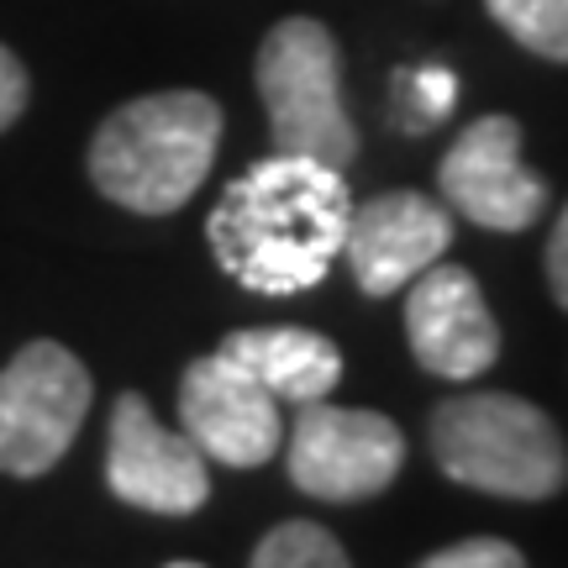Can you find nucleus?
<instances>
[{
	"label": "nucleus",
	"instance_id": "nucleus-1",
	"mask_svg": "<svg viewBox=\"0 0 568 568\" xmlns=\"http://www.w3.org/2000/svg\"><path fill=\"white\" fill-rule=\"evenodd\" d=\"M347 211L353 195L343 184V169L274 153L226 184L222 205L205 222V237L216 264L243 290L301 295L316 290L326 268L343 258Z\"/></svg>",
	"mask_w": 568,
	"mask_h": 568
},
{
	"label": "nucleus",
	"instance_id": "nucleus-2",
	"mask_svg": "<svg viewBox=\"0 0 568 568\" xmlns=\"http://www.w3.org/2000/svg\"><path fill=\"white\" fill-rule=\"evenodd\" d=\"M222 148V105L201 90H159L116 105L90 142V180L138 216H169L205 184Z\"/></svg>",
	"mask_w": 568,
	"mask_h": 568
},
{
	"label": "nucleus",
	"instance_id": "nucleus-3",
	"mask_svg": "<svg viewBox=\"0 0 568 568\" xmlns=\"http://www.w3.org/2000/svg\"><path fill=\"white\" fill-rule=\"evenodd\" d=\"M432 458L447 479L500 500H552L568 485V447L552 416L506 389L443 400L432 416Z\"/></svg>",
	"mask_w": 568,
	"mask_h": 568
},
{
	"label": "nucleus",
	"instance_id": "nucleus-4",
	"mask_svg": "<svg viewBox=\"0 0 568 568\" xmlns=\"http://www.w3.org/2000/svg\"><path fill=\"white\" fill-rule=\"evenodd\" d=\"M258 95L268 111L274 153L347 169L358 132L343 105V53L316 17H284L258 48Z\"/></svg>",
	"mask_w": 568,
	"mask_h": 568
},
{
	"label": "nucleus",
	"instance_id": "nucleus-5",
	"mask_svg": "<svg viewBox=\"0 0 568 568\" xmlns=\"http://www.w3.org/2000/svg\"><path fill=\"white\" fill-rule=\"evenodd\" d=\"M90 374L63 343H27L0 368V474L38 479L90 416Z\"/></svg>",
	"mask_w": 568,
	"mask_h": 568
},
{
	"label": "nucleus",
	"instance_id": "nucleus-6",
	"mask_svg": "<svg viewBox=\"0 0 568 568\" xmlns=\"http://www.w3.org/2000/svg\"><path fill=\"white\" fill-rule=\"evenodd\" d=\"M290 479L332 506H353L368 495H385L406 464L400 426L379 410H347L326 400H301L295 432L284 443Z\"/></svg>",
	"mask_w": 568,
	"mask_h": 568
},
{
	"label": "nucleus",
	"instance_id": "nucleus-7",
	"mask_svg": "<svg viewBox=\"0 0 568 568\" xmlns=\"http://www.w3.org/2000/svg\"><path fill=\"white\" fill-rule=\"evenodd\" d=\"M437 184L464 222L489 232H527L548 211V180L521 163L516 116H479L464 126L437 163Z\"/></svg>",
	"mask_w": 568,
	"mask_h": 568
},
{
	"label": "nucleus",
	"instance_id": "nucleus-8",
	"mask_svg": "<svg viewBox=\"0 0 568 568\" xmlns=\"http://www.w3.org/2000/svg\"><path fill=\"white\" fill-rule=\"evenodd\" d=\"M180 422L205 458L226 468H258L280 447V395L216 347L184 368Z\"/></svg>",
	"mask_w": 568,
	"mask_h": 568
},
{
	"label": "nucleus",
	"instance_id": "nucleus-9",
	"mask_svg": "<svg viewBox=\"0 0 568 568\" xmlns=\"http://www.w3.org/2000/svg\"><path fill=\"white\" fill-rule=\"evenodd\" d=\"M105 485L116 500L153 516H190L211 495L205 453L190 437L148 410L142 395H122L111 410V447H105Z\"/></svg>",
	"mask_w": 568,
	"mask_h": 568
},
{
	"label": "nucleus",
	"instance_id": "nucleus-10",
	"mask_svg": "<svg viewBox=\"0 0 568 568\" xmlns=\"http://www.w3.org/2000/svg\"><path fill=\"white\" fill-rule=\"evenodd\" d=\"M453 243V216L422 190H385L347 211L343 258L364 295L385 301L432 268Z\"/></svg>",
	"mask_w": 568,
	"mask_h": 568
},
{
	"label": "nucleus",
	"instance_id": "nucleus-11",
	"mask_svg": "<svg viewBox=\"0 0 568 568\" xmlns=\"http://www.w3.org/2000/svg\"><path fill=\"white\" fill-rule=\"evenodd\" d=\"M406 337L426 374L437 379H479L500 358V326L489 316L474 274L458 264L422 268L406 295Z\"/></svg>",
	"mask_w": 568,
	"mask_h": 568
},
{
	"label": "nucleus",
	"instance_id": "nucleus-12",
	"mask_svg": "<svg viewBox=\"0 0 568 568\" xmlns=\"http://www.w3.org/2000/svg\"><path fill=\"white\" fill-rule=\"evenodd\" d=\"M226 358L264 379L280 400H326L337 379H343V353L332 337L322 332H305V326H247V332H232L222 343Z\"/></svg>",
	"mask_w": 568,
	"mask_h": 568
},
{
	"label": "nucleus",
	"instance_id": "nucleus-13",
	"mask_svg": "<svg viewBox=\"0 0 568 568\" xmlns=\"http://www.w3.org/2000/svg\"><path fill=\"white\" fill-rule=\"evenodd\" d=\"M485 6L527 53L568 63V0H485Z\"/></svg>",
	"mask_w": 568,
	"mask_h": 568
},
{
	"label": "nucleus",
	"instance_id": "nucleus-14",
	"mask_svg": "<svg viewBox=\"0 0 568 568\" xmlns=\"http://www.w3.org/2000/svg\"><path fill=\"white\" fill-rule=\"evenodd\" d=\"M247 568H353L343 542L316 521H284L253 548Z\"/></svg>",
	"mask_w": 568,
	"mask_h": 568
},
{
	"label": "nucleus",
	"instance_id": "nucleus-15",
	"mask_svg": "<svg viewBox=\"0 0 568 568\" xmlns=\"http://www.w3.org/2000/svg\"><path fill=\"white\" fill-rule=\"evenodd\" d=\"M453 95H458V80L447 69H437V63L410 69V74L395 80V122L406 132H426V126H437L453 111Z\"/></svg>",
	"mask_w": 568,
	"mask_h": 568
},
{
	"label": "nucleus",
	"instance_id": "nucleus-16",
	"mask_svg": "<svg viewBox=\"0 0 568 568\" xmlns=\"http://www.w3.org/2000/svg\"><path fill=\"white\" fill-rule=\"evenodd\" d=\"M416 568H527V558L500 537H468V542H453V548L422 558Z\"/></svg>",
	"mask_w": 568,
	"mask_h": 568
},
{
	"label": "nucleus",
	"instance_id": "nucleus-17",
	"mask_svg": "<svg viewBox=\"0 0 568 568\" xmlns=\"http://www.w3.org/2000/svg\"><path fill=\"white\" fill-rule=\"evenodd\" d=\"M27 111V69L11 48H0V132Z\"/></svg>",
	"mask_w": 568,
	"mask_h": 568
},
{
	"label": "nucleus",
	"instance_id": "nucleus-18",
	"mask_svg": "<svg viewBox=\"0 0 568 568\" xmlns=\"http://www.w3.org/2000/svg\"><path fill=\"white\" fill-rule=\"evenodd\" d=\"M548 284H552V301L568 311V205L548 237Z\"/></svg>",
	"mask_w": 568,
	"mask_h": 568
},
{
	"label": "nucleus",
	"instance_id": "nucleus-19",
	"mask_svg": "<svg viewBox=\"0 0 568 568\" xmlns=\"http://www.w3.org/2000/svg\"><path fill=\"white\" fill-rule=\"evenodd\" d=\"M163 568H205V564H190V558H180V564H163Z\"/></svg>",
	"mask_w": 568,
	"mask_h": 568
}]
</instances>
